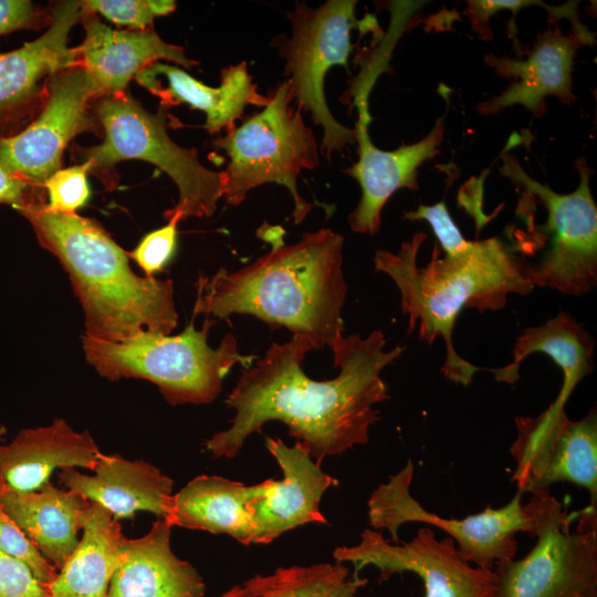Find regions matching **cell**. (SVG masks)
<instances>
[{"mask_svg": "<svg viewBox=\"0 0 597 597\" xmlns=\"http://www.w3.org/2000/svg\"><path fill=\"white\" fill-rule=\"evenodd\" d=\"M383 331L343 336L332 349L338 375L314 380L302 362L314 349L304 336L273 342L261 359L243 368L226 404L234 410L228 429L205 441L214 458H234L249 436L269 421H281L289 433L321 463L368 442L370 427L379 420L374 405L389 398L381 371L406 349H385Z\"/></svg>", "mask_w": 597, "mask_h": 597, "instance_id": "obj_1", "label": "cell"}, {"mask_svg": "<svg viewBox=\"0 0 597 597\" xmlns=\"http://www.w3.org/2000/svg\"><path fill=\"white\" fill-rule=\"evenodd\" d=\"M261 230L271 250L239 270L220 268L210 276L200 275L193 315H251L308 338L314 349L332 350L344 331V237L321 228L285 244L282 228L277 234L272 228Z\"/></svg>", "mask_w": 597, "mask_h": 597, "instance_id": "obj_2", "label": "cell"}, {"mask_svg": "<svg viewBox=\"0 0 597 597\" xmlns=\"http://www.w3.org/2000/svg\"><path fill=\"white\" fill-rule=\"evenodd\" d=\"M426 238L419 232L397 252L378 250L374 265L395 282L401 311L408 316V334L417 328L427 344L442 338L447 357L441 371L468 386L476 371L490 368L476 367L455 352L452 333L458 316L467 307L480 313L501 310L509 295H526L534 286L521 258L499 237L468 240L462 250L442 258L436 244L429 262L419 266L417 258Z\"/></svg>", "mask_w": 597, "mask_h": 597, "instance_id": "obj_3", "label": "cell"}, {"mask_svg": "<svg viewBox=\"0 0 597 597\" xmlns=\"http://www.w3.org/2000/svg\"><path fill=\"white\" fill-rule=\"evenodd\" d=\"M14 209L66 270L83 308L84 335L121 342L142 331L176 328L172 281L135 273L127 253L95 221L51 211L45 202Z\"/></svg>", "mask_w": 597, "mask_h": 597, "instance_id": "obj_4", "label": "cell"}, {"mask_svg": "<svg viewBox=\"0 0 597 597\" xmlns=\"http://www.w3.org/2000/svg\"><path fill=\"white\" fill-rule=\"evenodd\" d=\"M214 323L207 317L201 329L191 322L177 335L142 331L121 342L84 335V355L109 380L140 378L155 384L172 406L209 404L234 365L248 368L256 358L239 352L232 333L211 347L208 335Z\"/></svg>", "mask_w": 597, "mask_h": 597, "instance_id": "obj_5", "label": "cell"}, {"mask_svg": "<svg viewBox=\"0 0 597 597\" xmlns=\"http://www.w3.org/2000/svg\"><path fill=\"white\" fill-rule=\"evenodd\" d=\"M502 160L501 175L535 197L547 212L544 224L527 223L528 234L511 245L520 252L527 280L534 287L568 295L590 292L597 283V206L589 187L593 170L585 158L575 163L580 181L569 193H558L533 179L512 155H503Z\"/></svg>", "mask_w": 597, "mask_h": 597, "instance_id": "obj_6", "label": "cell"}, {"mask_svg": "<svg viewBox=\"0 0 597 597\" xmlns=\"http://www.w3.org/2000/svg\"><path fill=\"white\" fill-rule=\"evenodd\" d=\"M268 97L261 111L213 140L228 157L226 169L220 171L222 198L230 206H239L253 188L269 182L282 185L294 201L291 217L298 224L312 205L300 195L297 177L303 169L318 166V145L304 123L303 112L293 105L286 80Z\"/></svg>", "mask_w": 597, "mask_h": 597, "instance_id": "obj_7", "label": "cell"}, {"mask_svg": "<svg viewBox=\"0 0 597 597\" xmlns=\"http://www.w3.org/2000/svg\"><path fill=\"white\" fill-rule=\"evenodd\" d=\"M98 98L95 117L104 139L83 150L82 163L88 172L107 171L125 159L145 160L167 174L178 188V202L165 213L168 220L211 217L222 198L221 174L205 167L195 149L171 140L165 107L150 113L127 93Z\"/></svg>", "mask_w": 597, "mask_h": 597, "instance_id": "obj_8", "label": "cell"}, {"mask_svg": "<svg viewBox=\"0 0 597 597\" xmlns=\"http://www.w3.org/2000/svg\"><path fill=\"white\" fill-rule=\"evenodd\" d=\"M536 543L522 559L494 567L498 597H597V507L568 514L549 490L531 493Z\"/></svg>", "mask_w": 597, "mask_h": 597, "instance_id": "obj_9", "label": "cell"}, {"mask_svg": "<svg viewBox=\"0 0 597 597\" xmlns=\"http://www.w3.org/2000/svg\"><path fill=\"white\" fill-rule=\"evenodd\" d=\"M356 4L355 0H327L311 8L296 1L294 10L287 13L292 34L277 45L285 60L284 75L293 102L322 127L321 149L327 159L356 144L355 129L336 121L325 97L327 72L335 65L348 67V56L354 49L350 31L363 24L355 15Z\"/></svg>", "mask_w": 597, "mask_h": 597, "instance_id": "obj_10", "label": "cell"}, {"mask_svg": "<svg viewBox=\"0 0 597 597\" xmlns=\"http://www.w3.org/2000/svg\"><path fill=\"white\" fill-rule=\"evenodd\" d=\"M413 463L406 465L381 483L368 500V520L373 530H387L390 542L397 543L398 530L406 523H425L448 534L458 547L461 557L484 569L514 559L517 551L515 536L520 532L533 534L534 520L522 502L523 494L500 509L486 507L464 519H446L427 511L412 498L410 485Z\"/></svg>", "mask_w": 597, "mask_h": 597, "instance_id": "obj_11", "label": "cell"}, {"mask_svg": "<svg viewBox=\"0 0 597 597\" xmlns=\"http://www.w3.org/2000/svg\"><path fill=\"white\" fill-rule=\"evenodd\" d=\"M567 400L557 398L535 417H515L516 438L510 452L516 468L512 481L522 494L547 491L569 482L588 491L597 507V415L583 419L565 413Z\"/></svg>", "mask_w": 597, "mask_h": 597, "instance_id": "obj_12", "label": "cell"}, {"mask_svg": "<svg viewBox=\"0 0 597 597\" xmlns=\"http://www.w3.org/2000/svg\"><path fill=\"white\" fill-rule=\"evenodd\" d=\"M333 556L336 562L352 563L355 574L366 566L378 568L380 582L394 574L415 573L423 582L425 597H498L495 572L472 566L461 557L453 538H437L429 526L419 528L407 543L365 530L358 544L337 547Z\"/></svg>", "mask_w": 597, "mask_h": 597, "instance_id": "obj_13", "label": "cell"}, {"mask_svg": "<svg viewBox=\"0 0 597 597\" xmlns=\"http://www.w3.org/2000/svg\"><path fill=\"white\" fill-rule=\"evenodd\" d=\"M94 98L81 64L52 74L44 84L34 121L13 135L0 136V161L42 192L45 180L62 166L64 149L78 134L97 128L88 104Z\"/></svg>", "mask_w": 597, "mask_h": 597, "instance_id": "obj_14", "label": "cell"}, {"mask_svg": "<svg viewBox=\"0 0 597 597\" xmlns=\"http://www.w3.org/2000/svg\"><path fill=\"white\" fill-rule=\"evenodd\" d=\"M358 121L355 126L358 160L345 170L357 180L360 199L348 216L353 231L374 235L380 228L381 211L395 191L401 188L417 190L419 166L440 153L443 140L444 121L439 118L432 129L419 142L401 145L395 150L377 148L369 137L367 94L358 93L355 98Z\"/></svg>", "mask_w": 597, "mask_h": 597, "instance_id": "obj_15", "label": "cell"}, {"mask_svg": "<svg viewBox=\"0 0 597 597\" xmlns=\"http://www.w3.org/2000/svg\"><path fill=\"white\" fill-rule=\"evenodd\" d=\"M283 479L260 483V495L247 504L254 526V544H268L286 531L307 523L326 524L320 511L323 494L337 481L325 473L304 447L266 438Z\"/></svg>", "mask_w": 597, "mask_h": 597, "instance_id": "obj_16", "label": "cell"}, {"mask_svg": "<svg viewBox=\"0 0 597 597\" xmlns=\"http://www.w3.org/2000/svg\"><path fill=\"white\" fill-rule=\"evenodd\" d=\"M588 44L579 35H565L558 28L548 29L537 34L527 59L495 56L489 53L485 63L496 75L512 77L514 82L501 94L480 103L476 107L482 115L496 114L514 105H522L534 117H541L546 111V96H555L562 103L570 105L573 94V67L578 49Z\"/></svg>", "mask_w": 597, "mask_h": 597, "instance_id": "obj_17", "label": "cell"}, {"mask_svg": "<svg viewBox=\"0 0 597 597\" xmlns=\"http://www.w3.org/2000/svg\"><path fill=\"white\" fill-rule=\"evenodd\" d=\"M50 13L51 22L41 36L0 53V127L42 102L44 84L52 74L80 64L77 50L69 45V34L82 19L81 1L57 2Z\"/></svg>", "mask_w": 597, "mask_h": 597, "instance_id": "obj_18", "label": "cell"}, {"mask_svg": "<svg viewBox=\"0 0 597 597\" xmlns=\"http://www.w3.org/2000/svg\"><path fill=\"white\" fill-rule=\"evenodd\" d=\"M81 21L85 35L76 50L94 98L126 93L128 82L153 62L165 60L184 69L197 64L184 48L165 42L151 28L116 30L87 12Z\"/></svg>", "mask_w": 597, "mask_h": 597, "instance_id": "obj_19", "label": "cell"}, {"mask_svg": "<svg viewBox=\"0 0 597 597\" xmlns=\"http://www.w3.org/2000/svg\"><path fill=\"white\" fill-rule=\"evenodd\" d=\"M59 479L66 490L101 505L116 520L133 519L137 512L166 520L170 513L174 481L146 461L102 453L93 474L69 468L60 470Z\"/></svg>", "mask_w": 597, "mask_h": 597, "instance_id": "obj_20", "label": "cell"}, {"mask_svg": "<svg viewBox=\"0 0 597 597\" xmlns=\"http://www.w3.org/2000/svg\"><path fill=\"white\" fill-rule=\"evenodd\" d=\"M135 78L158 96L164 107L187 104L203 112L205 128L211 134L232 129L247 106L263 107L269 102L268 96L258 92L245 61L222 69L218 87L203 84L176 64L160 61L148 64Z\"/></svg>", "mask_w": 597, "mask_h": 597, "instance_id": "obj_21", "label": "cell"}, {"mask_svg": "<svg viewBox=\"0 0 597 597\" xmlns=\"http://www.w3.org/2000/svg\"><path fill=\"white\" fill-rule=\"evenodd\" d=\"M101 454L87 431L78 432L55 419L44 427L22 429L9 443L0 444V481L18 491H38L54 470L93 471Z\"/></svg>", "mask_w": 597, "mask_h": 597, "instance_id": "obj_22", "label": "cell"}, {"mask_svg": "<svg viewBox=\"0 0 597 597\" xmlns=\"http://www.w3.org/2000/svg\"><path fill=\"white\" fill-rule=\"evenodd\" d=\"M172 525L157 520L147 534L124 542V558L115 570L108 597H203L197 569L170 547Z\"/></svg>", "mask_w": 597, "mask_h": 597, "instance_id": "obj_23", "label": "cell"}, {"mask_svg": "<svg viewBox=\"0 0 597 597\" xmlns=\"http://www.w3.org/2000/svg\"><path fill=\"white\" fill-rule=\"evenodd\" d=\"M90 502L48 482L38 491L14 490L0 481V507L57 570L78 544Z\"/></svg>", "mask_w": 597, "mask_h": 597, "instance_id": "obj_24", "label": "cell"}, {"mask_svg": "<svg viewBox=\"0 0 597 597\" xmlns=\"http://www.w3.org/2000/svg\"><path fill=\"white\" fill-rule=\"evenodd\" d=\"M259 494V483L245 485L219 475H198L172 495L166 520L172 526L227 534L249 545L254 541V526L247 504Z\"/></svg>", "mask_w": 597, "mask_h": 597, "instance_id": "obj_25", "label": "cell"}, {"mask_svg": "<svg viewBox=\"0 0 597 597\" xmlns=\"http://www.w3.org/2000/svg\"><path fill=\"white\" fill-rule=\"evenodd\" d=\"M82 537L46 586L50 597H108L111 579L124 558V542L118 520L98 504L85 511Z\"/></svg>", "mask_w": 597, "mask_h": 597, "instance_id": "obj_26", "label": "cell"}, {"mask_svg": "<svg viewBox=\"0 0 597 597\" xmlns=\"http://www.w3.org/2000/svg\"><path fill=\"white\" fill-rule=\"evenodd\" d=\"M595 341L568 313H559L543 325L521 332L513 347V359L502 368H491L495 380L515 384L521 363L534 353L547 355L563 371L558 396L568 400L578 383L594 370Z\"/></svg>", "mask_w": 597, "mask_h": 597, "instance_id": "obj_27", "label": "cell"}, {"mask_svg": "<svg viewBox=\"0 0 597 597\" xmlns=\"http://www.w3.org/2000/svg\"><path fill=\"white\" fill-rule=\"evenodd\" d=\"M367 583L336 562L280 567L270 575H255L216 597H357Z\"/></svg>", "mask_w": 597, "mask_h": 597, "instance_id": "obj_28", "label": "cell"}, {"mask_svg": "<svg viewBox=\"0 0 597 597\" xmlns=\"http://www.w3.org/2000/svg\"><path fill=\"white\" fill-rule=\"evenodd\" d=\"M531 6H540L549 11V19L558 21L566 18L572 23L573 33L583 38L588 44L595 43V35L578 19V2L572 1L561 7H552L542 1L525 0H470L464 14L469 18L472 30L483 40H492L493 35L489 28L490 18L496 12L510 9L517 11Z\"/></svg>", "mask_w": 597, "mask_h": 597, "instance_id": "obj_29", "label": "cell"}, {"mask_svg": "<svg viewBox=\"0 0 597 597\" xmlns=\"http://www.w3.org/2000/svg\"><path fill=\"white\" fill-rule=\"evenodd\" d=\"M83 12L101 14L106 20L134 30L149 29L154 19L176 9L172 0H85Z\"/></svg>", "mask_w": 597, "mask_h": 597, "instance_id": "obj_30", "label": "cell"}, {"mask_svg": "<svg viewBox=\"0 0 597 597\" xmlns=\"http://www.w3.org/2000/svg\"><path fill=\"white\" fill-rule=\"evenodd\" d=\"M85 163L54 171L44 182L45 207L54 212L76 213L91 198Z\"/></svg>", "mask_w": 597, "mask_h": 597, "instance_id": "obj_31", "label": "cell"}, {"mask_svg": "<svg viewBox=\"0 0 597 597\" xmlns=\"http://www.w3.org/2000/svg\"><path fill=\"white\" fill-rule=\"evenodd\" d=\"M0 549L24 564L45 587L57 576V568L0 507Z\"/></svg>", "mask_w": 597, "mask_h": 597, "instance_id": "obj_32", "label": "cell"}, {"mask_svg": "<svg viewBox=\"0 0 597 597\" xmlns=\"http://www.w3.org/2000/svg\"><path fill=\"white\" fill-rule=\"evenodd\" d=\"M177 226L175 220L147 233L129 253L147 276L161 272L171 261L177 248Z\"/></svg>", "mask_w": 597, "mask_h": 597, "instance_id": "obj_33", "label": "cell"}, {"mask_svg": "<svg viewBox=\"0 0 597 597\" xmlns=\"http://www.w3.org/2000/svg\"><path fill=\"white\" fill-rule=\"evenodd\" d=\"M405 219L423 220L432 229L444 254L451 255L464 248L468 240L453 221L444 201L434 205L420 203L416 210L405 212Z\"/></svg>", "mask_w": 597, "mask_h": 597, "instance_id": "obj_34", "label": "cell"}, {"mask_svg": "<svg viewBox=\"0 0 597 597\" xmlns=\"http://www.w3.org/2000/svg\"><path fill=\"white\" fill-rule=\"evenodd\" d=\"M0 597H50L48 589L21 562L0 549Z\"/></svg>", "mask_w": 597, "mask_h": 597, "instance_id": "obj_35", "label": "cell"}, {"mask_svg": "<svg viewBox=\"0 0 597 597\" xmlns=\"http://www.w3.org/2000/svg\"><path fill=\"white\" fill-rule=\"evenodd\" d=\"M49 13L28 0H0V35L18 30L49 27Z\"/></svg>", "mask_w": 597, "mask_h": 597, "instance_id": "obj_36", "label": "cell"}, {"mask_svg": "<svg viewBox=\"0 0 597 597\" xmlns=\"http://www.w3.org/2000/svg\"><path fill=\"white\" fill-rule=\"evenodd\" d=\"M29 202H45L43 192L13 175L0 161V203L17 208Z\"/></svg>", "mask_w": 597, "mask_h": 597, "instance_id": "obj_37", "label": "cell"}, {"mask_svg": "<svg viewBox=\"0 0 597 597\" xmlns=\"http://www.w3.org/2000/svg\"><path fill=\"white\" fill-rule=\"evenodd\" d=\"M6 432H7L6 427L0 423V441L3 439Z\"/></svg>", "mask_w": 597, "mask_h": 597, "instance_id": "obj_38", "label": "cell"}]
</instances>
